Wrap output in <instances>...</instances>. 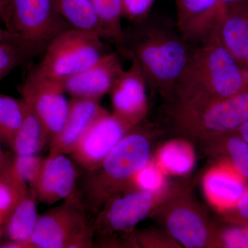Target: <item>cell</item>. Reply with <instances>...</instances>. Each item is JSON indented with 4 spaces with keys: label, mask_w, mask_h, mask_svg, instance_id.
Instances as JSON below:
<instances>
[{
    "label": "cell",
    "mask_w": 248,
    "mask_h": 248,
    "mask_svg": "<svg viewBox=\"0 0 248 248\" xmlns=\"http://www.w3.org/2000/svg\"><path fill=\"white\" fill-rule=\"evenodd\" d=\"M24 115V102L0 94V138L12 146L15 136L20 127Z\"/></svg>",
    "instance_id": "cell-24"
},
{
    "label": "cell",
    "mask_w": 248,
    "mask_h": 248,
    "mask_svg": "<svg viewBox=\"0 0 248 248\" xmlns=\"http://www.w3.org/2000/svg\"><path fill=\"white\" fill-rule=\"evenodd\" d=\"M29 190L30 187L27 184L0 173V225L1 227L19 197Z\"/></svg>",
    "instance_id": "cell-27"
},
{
    "label": "cell",
    "mask_w": 248,
    "mask_h": 248,
    "mask_svg": "<svg viewBox=\"0 0 248 248\" xmlns=\"http://www.w3.org/2000/svg\"><path fill=\"white\" fill-rule=\"evenodd\" d=\"M7 160L15 174L30 187L40 173L44 158L38 155L26 156L14 155V157L7 156Z\"/></svg>",
    "instance_id": "cell-28"
},
{
    "label": "cell",
    "mask_w": 248,
    "mask_h": 248,
    "mask_svg": "<svg viewBox=\"0 0 248 248\" xmlns=\"http://www.w3.org/2000/svg\"><path fill=\"white\" fill-rule=\"evenodd\" d=\"M248 89V71L213 37L191 48L174 88L176 102L232 97Z\"/></svg>",
    "instance_id": "cell-1"
},
{
    "label": "cell",
    "mask_w": 248,
    "mask_h": 248,
    "mask_svg": "<svg viewBox=\"0 0 248 248\" xmlns=\"http://www.w3.org/2000/svg\"><path fill=\"white\" fill-rule=\"evenodd\" d=\"M156 163L165 173L184 175L193 169L195 153L187 142L182 140L171 141L160 148Z\"/></svg>",
    "instance_id": "cell-21"
},
{
    "label": "cell",
    "mask_w": 248,
    "mask_h": 248,
    "mask_svg": "<svg viewBox=\"0 0 248 248\" xmlns=\"http://www.w3.org/2000/svg\"><path fill=\"white\" fill-rule=\"evenodd\" d=\"M124 71L117 54L107 53L92 66L63 81L62 85L71 97L100 102L109 94Z\"/></svg>",
    "instance_id": "cell-14"
},
{
    "label": "cell",
    "mask_w": 248,
    "mask_h": 248,
    "mask_svg": "<svg viewBox=\"0 0 248 248\" xmlns=\"http://www.w3.org/2000/svg\"><path fill=\"white\" fill-rule=\"evenodd\" d=\"M55 1L60 14L70 27L93 31L102 37L100 24L92 0H55Z\"/></svg>",
    "instance_id": "cell-22"
},
{
    "label": "cell",
    "mask_w": 248,
    "mask_h": 248,
    "mask_svg": "<svg viewBox=\"0 0 248 248\" xmlns=\"http://www.w3.org/2000/svg\"><path fill=\"white\" fill-rule=\"evenodd\" d=\"M130 189H138L161 195L166 191L165 172L158 164L150 160L134 177ZM166 194V193H165Z\"/></svg>",
    "instance_id": "cell-25"
},
{
    "label": "cell",
    "mask_w": 248,
    "mask_h": 248,
    "mask_svg": "<svg viewBox=\"0 0 248 248\" xmlns=\"http://www.w3.org/2000/svg\"><path fill=\"white\" fill-rule=\"evenodd\" d=\"M155 0H122V16L133 22H141L149 14Z\"/></svg>",
    "instance_id": "cell-30"
},
{
    "label": "cell",
    "mask_w": 248,
    "mask_h": 248,
    "mask_svg": "<svg viewBox=\"0 0 248 248\" xmlns=\"http://www.w3.org/2000/svg\"><path fill=\"white\" fill-rule=\"evenodd\" d=\"M19 91L24 102L43 124L50 139L53 138L62 128L69 108L62 83L33 70Z\"/></svg>",
    "instance_id": "cell-10"
},
{
    "label": "cell",
    "mask_w": 248,
    "mask_h": 248,
    "mask_svg": "<svg viewBox=\"0 0 248 248\" xmlns=\"http://www.w3.org/2000/svg\"><path fill=\"white\" fill-rule=\"evenodd\" d=\"M209 37H215L248 71V1L220 15Z\"/></svg>",
    "instance_id": "cell-16"
},
{
    "label": "cell",
    "mask_w": 248,
    "mask_h": 248,
    "mask_svg": "<svg viewBox=\"0 0 248 248\" xmlns=\"http://www.w3.org/2000/svg\"><path fill=\"white\" fill-rule=\"evenodd\" d=\"M248 0H219L217 18L227 10L231 9L232 8L235 7L238 5L244 4Z\"/></svg>",
    "instance_id": "cell-33"
},
{
    "label": "cell",
    "mask_w": 248,
    "mask_h": 248,
    "mask_svg": "<svg viewBox=\"0 0 248 248\" xmlns=\"http://www.w3.org/2000/svg\"><path fill=\"white\" fill-rule=\"evenodd\" d=\"M148 84L138 63L131 64L112 86L109 94L112 114L129 130L138 126L148 112Z\"/></svg>",
    "instance_id": "cell-12"
},
{
    "label": "cell",
    "mask_w": 248,
    "mask_h": 248,
    "mask_svg": "<svg viewBox=\"0 0 248 248\" xmlns=\"http://www.w3.org/2000/svg\"><path fill=\"white\" fill-rule=\"evenodd\" d=\"M203 187L209 202L221 211L234 208L248 188L246 181L226 163L209 170Z\"/></svg>",
    "instance_id": "cell-18"
},
{
    "label": "cell",
    "mask_w": 248,
    "mask_h": 248,
    "mask_svg": "<svg viewBox=\"0 0 248 248\" xmlns=\"http://www.w3.org/2000/svg\"><path fill=\"white\" fill-rule=\"evenodd\" d=\"M226 140L223 149L228 158L226 164L248 182V143L239 135L226 137Z\"/></svg>",
    "instance_id": "cell-26"
},
{
    "label": "cell",
    "mask_w": 248,
    "mask_h": 248,
    "mask_svg": "<svg viewBox=\"0 0 248 248\" xmlns=\"http://www.w3.org/2000/svg\"><path fill=\"white\" fill-rule=\"evenodd\" d=\"M103 40L97 32L69 28L49 44L34 71L62 83L107 53Z\"/></svg>",
    "instance_id": "cell-6"
},
{
    "label": "cell",
    "mask_w": 248,
    "mask_h": 248,
    "mask_svg": "<svg viewBox=\"0 0 248 248\" xmlns=\"http://www.w3.org/2000/svg\"><path fill=\"white\" fill-rule=\"evenodd\" d=\"M189 46L177 29L154 23L141 29L128 52L148 86L170 97L190 55Z\"/></svg>",
    "instance_id": "cell-2"
},
{
    "label": "cell",
    "mask_w": 248,
    "mask_h": 248,
    "mask_svg": "<svg viewBox=\"0 0 248 248\" xmlns=\"http://www.w3.org/2000/svg\"><path fill=\"white\" fill-rule=\"evenodd\" d=\"M165 195L130 189L113 196L96 213L97 217L93 223L95 233L107 236L133 232L138 223L154 213L155 207Z\"/></svg>",
    "instance_id": "cell-9"
},
{
    "label": "cell",
    "mask_w": 248,
    "mask_h": 248,
    "mask_svg": "<svg viewBox=\"0 0 248 248\" xmlns=\"http://www.w3.org/2000/svg\"><path fill=\"white\" fill-rule=\"evenodd\" d=\"M134 128L97 169L88 172L82 190L78 192L86 209L97 213L111 197L128 190L134 177L151 160L148 137Z\"/></svg>",
    "instance_id": "cell-3"
},
{
    "label": "cell",
    "mask_w": 248,
    "mask_h": 248,
    "mask_svg": "<svg viewBox=\"0 0 248 248\" xmlns=\"http://www.w3.org/2000/svg\"><path fill=\"white\" fill-rule=\"evenodd\" d=\"M158 209L161 223L168 234L187 248L216 246L215 231L202 210L187 196L177 195Z\"/></svg>",
    "instance_id": "cell-8"
},
{
    "label": "cell",
    "mask_w": 248,
    "mask_h": 248,
    "mask_svg": "<svg viewBox=\"0 0 248 248\" xmlns=\"http://www.w3.org/2000/svg\"><path fill=\"white\" fill-rule=\"evenodd\" d=\"M172 117L179 131L204 141L236 131L248 122V89L232 97L176 102Z\"/></svg>",
    "instance_id": "cell-4"
},
{
    "label": "cell",
    "mask_w": 248,
    "mask_h": 248,
    "mask_svg": "<svg viewBox=\"0 0 248 248\" xmlns=\"http://www.w3.org/2000/svg\"><path fill=\"white\" fill-rule=\"evenodd\" d=\"M106 112L99 101L71 97L66 120L49 142L48 154L69 155L91 124Z\"/></svg>",
    "instance_id": "cell-15"
},
{
    "label": "cell",
    "mask_w": 248,
    "mask_h": 248,
    "mask_svg": "<svg viewBox=\"0 0 248 248\" xmlns=\"http://www.w3.org/2000/svg\"><path fill=\"white\" fill-rule=\"evenodd\" d=\"M219 0H177V29L189 44L206 40L218 14Z\"/></svg>",
    "instance_id": "cell-17"
},
{
    "label": "cell",
    "mask_w": 248,
    "mask_h": 248,
    "mask_svg": "<svg viewBox=\"0 0 248 248\" xmlns=\"http://www.w3.org/2000/svg\"><path fill=\"white\" fill-rule=\"evenodd\" d=\"M37 202L31 189L19 197L2 226L9 241L0 244V248H22L29 239L38 220Z\"/></svg>",
    "instance_id": "cell-19"
},
{
    "label": "cell",
    "mask_w": 248,
    "mask_h": 248,
    "mask_svg": "<svg viewBox=\"0 0 248 248\" xmlns=\"http://www.w3.org/2000/svg\"><path fill=\"white\" fill-rule=\"evenodd\" d=\"M130 130L107 111L91 124L68 156L79 167L91 172Z\"/></svg>",
    "instance_id": "cell-11"
},
{
    "label": "cell",
    "mask_w": 248,
    "mask_h": 248,
    "mask_svg": "<svg viewBox=\"0 0 248 248\" xmlns=\"http://www.w3.org/2000/svg\"><path fill=\"white\" fill-rule=\"evenodd\" d=\"M232 210H234L241 219L248 221V188L246 189L244 195Z\"/></svg>",
    "instance_id": "cell-32"
},
{
    "label": "cell",
    "mask_w": 248,
    "mask_h": 248,
    "mask_svg": "<svg viewBox=\"0 0 248 248\" xmlns=\"http://www.w3.org/2000/svg\"><path fill=\"white\" fill-rule=\"evenodd\" d=\"M216 246L227 248H248V226H232L215 232Z\"/></svg>",
    "instance_id": "cell-29"
},
{
    "label": "cell",
    "mask_w": 248,
    "mask_h": 248,
    "mask_svg": "<svg viewBox=\"0 0 248 248\" xmlns=\"http://www.w3.org/2000/svg\"><path fill=\"white\" fill-rule=\"evenodd\" d=\"M1 234H2V227L0 225V238H1Z\"/></svg>",
    "instance_id": "cell-38"
},
{
    "label": "cell",
    "mask_w": 248,
    "mask_h": 248,
    "mask_svg": "<svg viewBox=\"0 0 248 248\" xmlns=\"http://www.w3.org/2000/svg\"><path fill=\"white\" fill-rule=\"evenodd\" d=\"M39 215L31 237L22 248H68L73 240L91 224L78 192Z\"/></svg>",
    "instance_id": "cell-7"
},
{
    "label": "cell",
    "mask_w": 248,
    "mask_h": 248,
    "mask_svg": "<svg viewBox=\"0 0 248 248\" xmlns=\"http://www.w3.org/2000/svg\"><path fill=\"white\" fill-rule=\"evenodd\" d=\"M2 142L1 138H0V166H1L3 161H4L5 156H6V155L4 154V152L2 151V148H1V143H2Z\"/></svg>",
    "instance_id": "cell-37"
},
{
    "label": "cell",
    "mask_w": 248,
    "mask_h": 248,
    "mask_svg": "<svg viewBox=\"0 0 248 248\" xmlns=\"http://www.w3.org/2000/svg\"><path fill=\"white\" fill-rule=\"evenodd\" d=\"M100 24L103 38L123 45L124 33L122 26V0H92Z\"/></svg>",
    "instance_id": "cell-23"
},
{
    "label": "cell",
    "mask_w": 248,
    "mask_h": 248,
    "mask_svg": "<svg viewBox=\"0 0 248 248\" xmlns=\"http://www.w3.org/2000/svg\"><path fill=\"white\" fill-rule=\"evenodd\" d=\"M6 29L23 54H37L71 28L55 0H9Z\"/></svg>",
    "instance_id": "cell-5"
},
{
    "label": "cell",
    "mask_w": 248,
    "mask_h": 248,
    "mask_svg": "<svg viewBox=\"0 0 248 248\" xmlns=\"http://www.w3.org/2000/svg\"><path fill=\"white\" fill-rule=\"evenodd\" d=\"M238 135L241 137L245 141L248 143V122H246L240 126V128L236 130Z\"/></svg>",
    "instance_id": "cell-36"
},
{
    "label": "cell",
    "mask_w": 248,
    "mask_h": 248,
    "mask_svg": "<svg viewBox=\"0 0 248 248\" xmlns=\"http://www.w3.org/2000/svg\"><path fill=\"white\" fill-rule=\"evenodd\" d=\"M50 140L46 129L24 102V118L11 146L14 154L19 156L38 155Z\"/></svg>",
    "instance_id": "cell-20"
},
{
    "label": "cell",
    "mask_w": 248,
    "mask_h": 248,
    "mask_svg": "<svg viewBox=\"0 0 248 248\" xmlns=\"http://www.w3.org/2000/svg\"><path fill=\"white\" fill-rule=\"evenodd\" d=\"M0 42H11L14 45L12 35L9 31L6 30V28L1 27V25H0Z\"/></svg>",
    "instance_id": "cell-35"
},
{
    "label": "cell",
    "mask_w": 248,
    "mask_h": 248,
    "mask_svg": "<svg viewBox=\"0 0 248 248\" xmlns=\"http://www.w3.org/2000/svg\"><path fill=\"white\" fill-rule=\"evenodd\" d=\"M9 0H0V22H6L9 9Z\"/></svg>",
    "instance_id": "cell-34"
},
{
    "label": "cell",
    "mask_w": 248,
    "mask_h": 248,
    "mask_svg": "<svg viewBox=\"0 0 248 248\" xmlns=\"http://www.w3.org/2000/svg\"><path fill=\"white\" fill-rule=\"evenodd\" d=\"M78 166L66 155L48 154L44 158L40 173L30 187L37 202L53 205L74 194L79 174Z\"/></svg>",
    "instance_id": "cell-13"
},
{
    "label": "cell",
    "mask_w": 248,
    "mask_h": 248,
    "mask_svg": "<svg viewBox=\"0 0 248 248\" xmlns=\"http://www.w3.org/2000/svg\"><path fill=\"white\" fill-rule=\"evenodd\" d=\"M22 55V52L14 44L0 42V80L17 66Z\"/></svg>",
    "instance_id": "cell-31"
}]
</instances>
